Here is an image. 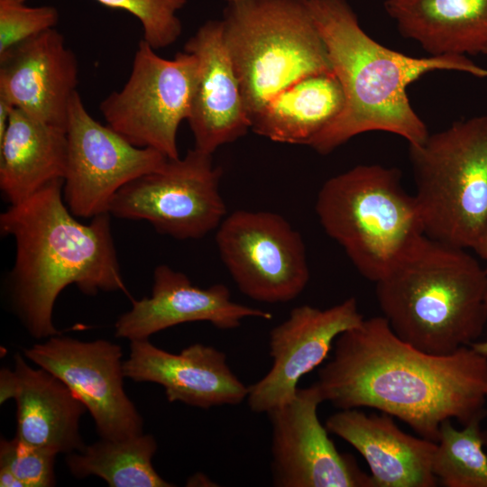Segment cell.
Instances as JSON below:
<instances>
[{"label": "cell", "mask_w": 487, "mask_h": 487, "mask_svg": "<svg viewBox=\"0 0 487 487\" xmlns=\"http://www.w3.org/2000/svg\"><path fill=\"white\" fill-rule=\"evenodd\" d=\"M487 357L471 346L448 355L400 339L382 317L363 318L335 339L315 381L339 409L372 408L437 442L446 420L465 426L487 416Z\"/></svg>", "instance_id": "1"}, {"label": "cell", "mask_w": 487, "mask_h": 487, "mask_svg": "<svg viewBox=\"0 0 487 487\" xmlns=\"http://www.w3.org/2000/svg\"><path fill=\"white\" fill-rule=\"evenodd\" d=\"M110 214L79 223L63 198V179L52 180L0 216V230L15 243L9 289L13 308L36 339L60 334L54 304L69 285L87 295L126 291L112 235Z\"/></svg>", "instance_id": "2"}, {"label": "cell", "mask_w": 487, "mask_h": 487, "mask_svg": "<svg viewBox=\"0 0 487 487\" xmlns=\"http://www.w3.org/2000/svg\"><path fill=\"white\" fill-rule=\"evenodd\" d=\"M309 5L345 96L341 114L308 145L320 154L372 131L421 143L429 133L410 105L408 87L435 70L487 78V69L464 55L417 58L380 44L362 29L345 0H309Z\"/></svg>", "instance_id": "3"}, {"label": "cell", "mask_w": 487, "mask_h": 487, "mask_svg": "<svg viewBox=\"0 0 487 487\" xmlns=\"http://www.w3.org/2000/svg\"><path fill=\"white\" fill-rule=\"evenodd\" d=\"M392 331L434 355L470 346L487 322V274L466 249L420 236L376 283Z\"/></svg>", "instance_id": "4"}, {"label": "cell", "mask_w": 487, "mask_h": 487, "mask_svg": "<svg viewBox=\"0 0 487 487\" xmlns=\"http://www.w3.org/2000/svg\"><path fill=\"white\" fill-rule=\"evenodd\" d=\"M400 178L395 168L357 165L328 179L317 196L324 231L374 283L425 234L417 200Z\"/></svg>", "instance_id": "5"}, {"label": "cell", "mask_w": 487, "mask_h": 487, "mask_svg": "<svg viewBox=\"0 0 487 487\" xmlns=\"http://www.w3.org/2000/svg\"><path fill=\"white\" fill-rule=\"evenodd\" d=\"M221 24L251 123L293 82L333 71L309 0L229 2Z\"/></svg>", "instance_id": "6"}, {"label": "cell", "mask_w": 487, "mask_h": 487, "mask_svg": "<svg viewBox=\"0 0 487 487\" xmlns=\"http://www.w3.org/2000/svg\"><path fill=\"white\" fill-rule=\"evenodd\" d=\"M424 234L473 250L487 226V115L409 144Z\"/></svg>", "instance_id": "7"}, {"label": "cell", "mask_w": 487, "mask_h": 487, "mask_svg": "<svg viewBox=\"0 0 487 487\" xmlns=\"http://www.w3.org/2000/svg\"><path fill=\"white\" fill-rule=\"evenodd\" d=\"M155 51L143 39L139 41L127 81L99 109L107 125L132 144L177 159L178 129L190 114L198 61L186 51L172 60Z\"/></svg>", "instance_id": "8"}, {"label": "cell", "mask_w": 487, "mask_h": 487, "mask_svg": "<svg viewBox=\"0 0 487 487\" xmlns=\"http://www.w3.org/2000/svg\"><path fill=\"white\" fill-rule=\"evenodd\" d=\"M222 170L212 154L188 150L184 158L168 159L158 170L122 187L109 214L145 220L173 238L199 239L216 230L226 216L219 191Z\"/></svg>", "instance_id": "9"}, {"label": "cell", "mask_w": 487, "mask_h": 487, "mask_svg": "<svg viewBox=\"0 0 487 487\" xmlns=\"http://www.w3.org/2000/svg\"><path fill=\"white\" fill-rule=\"evenodd\" d=\"M216 243L239 290L255 301L287 303L308 284L303 238L280 214L234 211L216 229Z\"/></svg>", "instance_id": "10"}, {"label": "cell", "mask_w": 487, "mask_h": 487, "mask_svg": "<svg viewBox=\"0 0 487 487\" xmlns=\"http://www.w3.org/2000/svg\"><path fill=\"white\" fill-rule=\"evenodd\" d=\"M67 164L63 198L75 216L109 213L116 192L131 180L161 168L169 159L152 148L137 147L96 121L76 90L66 124Z\"/></svg>", "instance_id": "11"}, {"label": "cell", "mask_w": 487, "mask_h": 487, "mask_svg": "<svg viewBox=\"0 0 487 487\" xmlns=\"http://www.w3.org/2000/svg\"><path fill=\"white\" fill-rule=\"evenodd\" d=\"M23 355L72 391L91 414L100 438L121 440L143 433V419L124 390L120 345L58 334L24 348Z\"/></svg>", "instance_id": "12"}, {"label": "cell", "mask_w": 487, "mask_h": 487, "mask_svg": "<svg viewBox=\"0 0 487 487\" xmlns=\"http://www.w3.org/2000/svg\"><path fill=\"white\" fill-rule=\"evenodd\" d=\"M324 402L314 382L270 410L271 472L276 487H374L354 456L340 453L317 415Z\"/></svg>", "instance_id": "13"}, {"label": "cell", "mask_w": 487, "mask_h": 487, "mask_svg": "<svg viewBox=\"0 0 487 487\" xmlns=\"http://www.w3.org/2000/svg\"><path fill=\"white\" fill-rule=\"evenodd\" d=\"M363 318L354 297L326 308L302 305L291 309L270 332L271 366L248 387L250 409L267 414L290 400L301 378L326 359L338 335Z\"/></svg>", "instance_id": "14"}, {"label": "cell", "mask_w": 487, "mask_h": 487, "mask_svg": "<svg viewBox=\"0 0 487 487\" xmlns=\"http://www.w3.org/2000/svg\"><path fill=\"white\" fill-rule=\"evenodd\" d=\"M249 317L271 320L272 314L234 301L225 284L201 288L184 273L161 264L153 272L151 296L132 301L130 310L116 320L115 335L130 342L147 340L166 328L198 321L228 330Z\"/></svg>", "instance_id": "15"}, {"label": "cell", "mask_w": 487, "mask_h": 487, "mask_svg": "<svg viewBox=\"0 0 487 487\" xmlns=\"http://www.w3.org/2000/svg\"><path fill=\"white\" fill-rule=\"evenodd\" d=\"M78 83L76 55L54 28L0 56V99L51 125L66 130Z\"/></svg>", "instance_id": "16"}, {"label": "cell", "mask_w": 487, "mask_h": 487, "mask_svg": "<svg viewBox=\"0 0 487 487\" xmlns=\"http://www.w3.org/2000/svg\"><path fill=\"white\" fill-rule=\"evenodd\" d=\"M124 372L135 382L162 386L169 402L204 409L239 405L248 395V387L231 370L226 354L199 343L173 354L149 339L132 341Z\"/></svg>", "instance_id": "17"}, {"label": "cell", "mask_w": 487, "mask_h": 487, "mask_svg": "<svg viewBox=\"0 0 487 487\" xmlns=\"http://www.w3.org/2000/svg\"><path fill=\"white\" fill-rule=\"evenodd\" d=\"M198 61L188 122L195 149L206 153L233 142L251 128L240 83L222 36L221 21H207L185 44Z\"/></svg>", "instance_id": "18"}, {"label": "cell", "mask_w": 487, "mask_h": 487, "mask_svg": "<svg viewBox=\"0 0 487 487\" xmlns=\"http://www.w3.org/2000/svg\"><path fill=\"white\" fill-rule=\"evenodd\" d=\"M326 427L355 448L366 461L374 487H434L436 443L403 432L392 416L340 409Z\"/></svg>", "instance_id": "19"}, {"label": "cell", "mask_w": 487, "mask_h": 487, "mask_svg": "<svg viewBox=\"0 0 487 487\" xmlns=\"http://www.w3.org/2000/svg\"><path fill=\"white\" fill-rule=\"evenodd\" d=\"M14 371L15 436L56 455L83 449L79 421L87 409L72 391L47 370L30 366L20 353Z\"/></svg>", "instance_id": "20"}, {"label": "cell", "mask_w": 487, "mask_h": 487, "mask_svg": "<svg viewBox=\"0 0 487 487\" xmlns=\"http://www.w3.org/2000/svg\"><path fill=\"white\" fill-rule=\"evenodd\" d=\"M400 33L430 56L487 51V0H386Z\"/></svg>", "instance_id": "21"}, {"label": "cell", "mask_w": 487, "mask_h": 487, "mask_svg": "<svg viewBox=\"0 0 487 487\" xmlns=\"http://www.w3.org/2000/svg\"><path fill=\"white\" fill-rule=\"evenodd\" d=\"M66 130L13 108L0 137V188L10 205L29 198L52 180L63 179Z\"/></svg>", "instance_id": "22"}, {"label": "cell", "mask_w": 487, "mask_h": 487, "mask_svg": "<svg viewBox=\"0 0 487 487\" xmlns=\"http://www.w3.org/2000/svg\"><path fill=\"white\" fill-rule=\"evenodd\" d=\"M342 86L334 71L300 78L271 97L251 129L273 142L309 145L341 114Z\"/></svg>", "instance_id": "23"}, {"label": "cell", "mask_w": 487, "mask_h": 487, "mask_svg": "<svg viewBox=\"0 0 487 487\" xmlns=\"http://www.w3.org/2000/svg\"><path fill=\"white\" fill-rule=\"evenodd\" d=\"M158 449L155 437L141 434L121 440L100 438L80 451L66 455V464L75 478L97 476L110 487H172L152 465Z\"/></svg>", "instance_id": "24"}, {"label": "cell", "mask_w": 487, "mask_h": 487, "mask_svg": "<svg viewBox=\"0 0 487 487\" xmlns=\"http://www.w3.org/2000/svg\"><path fill=\"white\" fill-rule=\"evenodd\" d=\"M473 420L459 430L443 422L433 458V472L446 487H487V435Z\"/></svg>", "instance_id": "25"}, {"label": "cell", "mask_w": 487, "mask_h": 487, "mask_svg": "<svg viewBox=\"0 0 487 487\" xmlns=\"http://www.w3.org/2000/svg\"><path fill=\"white\" fill-rule=\"evenodd\" d=\"M96 1L105 6L128 12L137 18L142 27L143 40L154 50L171 45L181 34V23L176 14L187 0Z\"/></svg>", "instance_id": "26"}, {"label": "cell", "mask_w": 487, "mask_h": 487, "mask_svg": "<svg viewBox=\"0 0 487 487\" xmlns=\"http://www.w3.org/2000/svg\"><path fill=\"white\" fill-rule=\"evenodd\" d=\"M57 455L21 441L17 436L0 440V468L11 472L23 487L56 484Z\"/></svg>", "instance_id": "27"}, {"label": "cell", "mask_w": 487, "mask_h": 487, "mask_svg": "<svg viewBox=\"0 0 487 487\" xmlns=\"http://www.w3.org/2000/svg\"><path fill=\"white\" fill-rule=\"evenodd\" d=\"M59 21L53 6H28L18 0H0V56L47 30Z\"/></svg>", "instance_id": "28"}, {"label": "cell", "mask_w": 487, "mask_h": 487, "mask_svg": "<svg viewBox=\"0 0 487 487\" xmlns=\"http://www.w3.org/2000/svg\"><path fill=\"white\" fill-rule=\"evenodd\" d=\"M16 385L15 373L14 370L3 367L0 370V403L13 399Z\"/></svg>", "instance_id": "29"}, {"label": "cell", "mask_w": 487, "mask_h": 487, "mask_svg": "<svg viewBox=\"0 0 487 487\" xmlns=\"http://www.w3.org/2000/svg\"><path fill=\"white\" fill-rule=\"evenodd\" d=\"M1 487H23L22 482L8 470L0 468Z\"/></svg>", "instance_id": "30"}, {"label": "cell", "mask_w": 487, "mask_h": 487, "mask_svg": "<svg viewBox=\"0 0 487 487\" xmlns=\"http://www.w3.org/2000/svg\"><path fill=\"white\" fill-rule=\"evenodd\" d=\"M473 251L484 261L485 267L484 270L487 274V226L480 237L477 244L475 245Z\"/></svg>", "instance_id": "31"}, {"label": "cell", "mask_w": 487, "mask_h": 487, "mask_svg": "<svg viewBox=\"0 0 487 487\" xmlns=\"http://www.w3.org/2000/svg\"><path fill=\"white\" fill-rule=\"evenodd\" d=\"M187 486H214V482L207 476L200 473H196L188 478Z\"/></svg>", "instance_id": "32"}, {"label": "cell", "mask_w": 487, "mask_h": 487, "mask_svg": "<svg viewBox=\"0 0 487 487\" xmlns=\"http://www.w3.org/2000/svg\"><path fill=\"white\" fill-rule=\"evenodd\" d=\"M474 351L487 357V340L476 341L470 345Z\"/></svg>", "instance_id": "33"}, {"label": "cell", "mask_w": 487, "mask_h": 487, "mask_svg": "<svg viewBox=\"0 0 487 487\" xmlns=\"http://www.w3.org/2000/svg\"><path fill=\"white\" fill-rule=\"evenodd\" d=\"M485 394H486V398H487V382H486V386H485Z\"/></svg>", "instance_id": "34"}, {"label": "cell", "mask_w": 487, "mask_h": 487, "mask_svg": "<svg viewBox=\"0 0 487 487\" xmlns=\"http://www.w3.org/2000/svg\"><path fill=\"white\" fill-rule=\"evenodd\" d=\"M225 1H227V3H229V2H234V1H238V0H225Z\"/></svg>", "instance_id": "35"}, {"label": "cell", "mask_w": 487, "mask_h": 487, "mask_svg": "<svg viewBox=\"0 0 487 487\" xmlns=\"http://www.w3.org/2000/svg\"><path fill=\"white\" fill-rule=\"evenodd\" d=\"M485 55H487V51H486Z\"/></svg>", "instance_id": "36"}]
</instances>
